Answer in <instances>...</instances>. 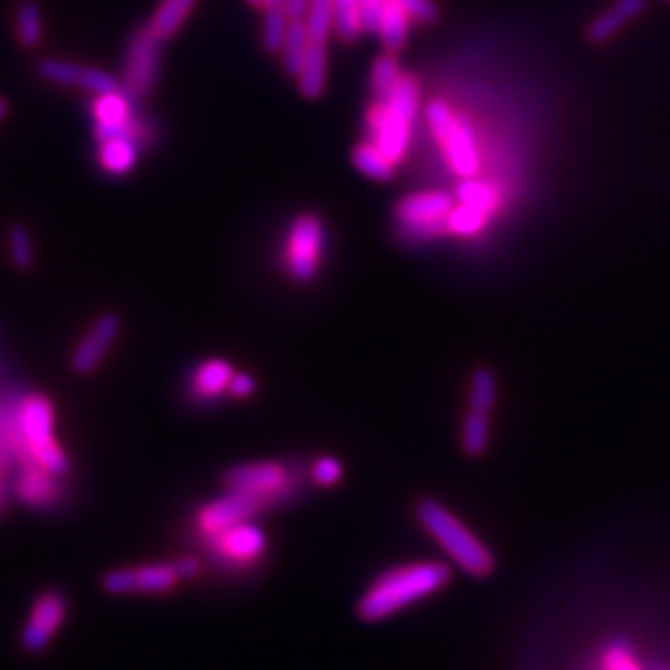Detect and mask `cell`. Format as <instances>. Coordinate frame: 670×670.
I'll return each instance as SVG.
<instances>
[{
	"label": "cell",
	"mask_w": 670,
	"mask_h": 670,
	"mask_svg": "<svg viewBox=\"0 0 670 670\" xmlns=\"http://www.w3.org/2000/svg\"><path fill=\"white\" fill-rule=\"evenodd\" d=\"M453 579L444 562H411L384 570L357 601V618L364 622H379L418 604Z\"/></svg>",
	"instance_id": "1"
},
{
	"label": "cell",
	"mask_w": 670,
	"mask_h": 670,
	"mask_svg": "<svg viewBox=\"0 0 670 670\" xmlns=\"http://www.w3.org/2000/svg\"><path fill=\"white\" fill-rule=\"evenodd\" d=\"M416 521L433 537L444 553L470 577L485 579L496 570L494 553L470 532L469 527L453 516L436 499H420L413 507Z\"/></svg>",
	"instance_id": "2"
},
{
	"label": "cell",
	"mask_w": 670,
	"mask_h": 670,
	"mask_svg": "<svg viewBox=\"0 0 670 670\" xmlns=\"http://www.w3.org/2000/svg\"><path fill=\"white\" fill-rule=\"evenodd\" d=\"M18 440L29 462L64 477L70 470V460L55 436V407L44 395H27L15 411Z\"/></svg>",
	"instance_id": "3"
},
{
	"label": "cell",
	"mask_w": 670,
	"mask_h": 670,
	"mask_svg": "<svg viewBox=\"0 0 670 670\" xmlns=\"http://www.w3.org/2000/svg\"><path fill=\"white\" fill-rule=\"evenodd\" d=\"M418 83L411 76H402L386 98L368 114V132L373 144L392 161L399 164L407 150L411 123L418 112Z\"/></svg>",
	"instance_id": "4"
},
{
	"label": "cell",
	"mask_w": 670,
	"mask_h": 670,
	"mask_svg": "<svg viewBox=\"0 0 670 670\" xmlns=\"http://www.w3.org/2000/svg\"><path fill=\"white\" fill-rule=\"evenodd\" d=\"M181 582L172 562L161 564H142V566H125L112 568L103 573L101 588L112 597H129V595H166L177 588Z\"/></svg>",
	"instance_id": "5"
},
{
	"label": "cell",
	"mask_w": 670,
	"mask_h": 670,
	"mask_svg": "<svg viewBox=\"0 0 670 670\" xmlns=\"http://www.w3.org/2000/svg\"><path fill=\"white\" fill-rule=\"evenodd\" d=\"M453 209V199L444 192H425L405 197L397 205V218L402 235L409 242H422L442 235L449 224L447 216Z\"/></svg>",
	"instance_id": "6"
},
{
	"label": "cell",
	"mask_w": 670,
	"mask_h": 670,
	"mask_svg": "<svg viewBox=\"0 0 670 670\" xmlns=\"http://www.w3.org/2000/svg\"><path fill=\"white\" fill-rule=\"evenodd\" d=\"M67 616L66 595L57 588L44 590L31 604L29 616L20 631V645L27 653L38 656L49 649L55 636L62 631Z\"/></svg>",
	"instance_id": "7"
},
{
	"label": "cell",
	"mask_w": 670,
	"mask_h": 670,
	"mask_svg": "<svg viewBox=\"0 0 670 670\" xmlns=\"http://www.w3.org/2000/svg\"><path fill=\"white\" fill-rule=\"evenodd\" d=\"M321 253H323V222L314 213H305L294 220L290 235H287V249H285V266L290 274L307 283L316 276L321 269Z\"/></svg>",
	"instance_id": "8"
},
{
	"label": "cell",
	"mask_w": 670,
	"mask_h": 670,
	"mask_svg": "<svg viewBox=\"0 0 670 670\" xmlns=\"http://www.w3.org/2000/svg\"><path fill=\"white\" fill-rule=\"evenodd\" d=\"M159 64H161V40L155 38V33L144 27L137 29L125 55V92L132 98H142L148 94L159 76Z\"/></svg>",
	"instance_id": "9"
},
{
	"label": "cell",
	"mask_w": 670,
	"mask_h": 670,
	"mask_svg": "<svg viewBox=\"0 0 670 670\" xmlns=\"http://www.w3.org/2000/svg\"><path fill=\"white\" fill-rule=\"evenodd\" d=\"M270 499L247 494V492H227L224 496L207 503L199 512V525L207 534H218L227 527L249 521L255 516Z\"/></svg>",
	"instance_id": "10"
},
{
	"label": "cell",
	"mask_w": 670,
	"mask_h": 670,
	"mask_svg": "<svg viewBox=\"0 0 670 670\" xmlns=\"http://www.w3.org/2000/svg\"><path fill=\"white\" fill-rule=\"evenodd\" d=\"M121 334V318L116 314H103L96 318V323L90 327V332L83 335V339L76 344L70 366L78 375L94 373L101 362L112 350L114 342Z\"/></svg>",
	"instance_id": "11"
},
{
	"label": "cell",
	"mask_w": 670,
	"mask_h": 670,
	"mask_svg": "<svg viewBox=\"0 0 670 670\" xmlns=\"http://www.w3.org/2000/svg\"><path fill=\"white\" fill-rule=\"evenodd\" d=\"M285 477V469L276 462H251L227 470L222 474V485L227 492H247L272 499L283 490Z\"/></svg>",
	"instance_id": "12"
},
{
	"label": "cell",
	"mask_w": 670,
	"mask_h": 670,
	"mask_svg": "<svg viewBox=\"0 0 670 670\" xmlns=\"http://www.w3.org/2000/svg\"><path fill=\"white\" fill-rule=\"evenodd\" d=\"M92 118H94V135L98 142L112 137H134V112H132V96L125 90L96 94L92 103Z\"/></svg>",
	"instance_id": "13"
},
{
	"label": "cell",
	"mask_w": 670,
	"mask_h": 670,
	"mask_svg": "<svg viewBox=\"0 0 670 670\" xmlns=\"http://www.w3.org/2000/svg\"><path fill=\"white\" fill-rule=\"evenodd\" d=\"M38 72L49 83L78 87V90L92 92L94 96L121 90L118 81L112 74H107L105 70L83 66V64H74V62H64V60H44L38 66Z\"/></svg>",
	"instance_id": "14"
},
{
	"label": "cell",
	"mask_w": 670,
	"mask_h": 670,
	"mask_svg": "<svg viewBox=\"0 0 670 670\" xmlns=\"http://www.w3.org/2000/svg\"><path fill=\"white\" fill-rule=\"evenodd\" d=\"M442 144V150L451 164V168L469 179L477 168H479V157H477V148H474V139L470 134L469 127L464 125V121L453 118L440 134H436Z\"/></svg>",
	"instance_id": "15"
},
{
	"label": "cell",
	"mask_w": 670,
	"mask_h": 670,
	"mask_svg": "<svg viewBox=\"0 0 670 670\" xmlns=\"http://www.w3.org/2000/svg\"><path fill=\"white\" fill-rule=\"evenodd\" d=\"M211 536L220 537L218 546L220 551L235 562H251L264 555V551L269 548V537L264 534L262 527L253 525L251 521L238 523L233 527H227L218 534Z\"/></svg>",
	"instance_id": "16"
},
{
	"label": "cell",
	"mask_w": 670,
	"mask_h": 670,
	"mask_svg": "<svg viewBox=\"0 0 670 670\" xmlns=\"http://www.w3.org/2000/svg\"><path fill=\"white\" fill-rule=\"evenodd\" d=\"M649 7V0H614L588 27V40L605 44L618 35L627 24L640 18Z\"/></svg>",
	"instance_id": "17"
},
{
	"label": "cell",
	"mask_w": 670,
	"mask_h": 670,
	"mask_svg": "<svg viewBox=\"0 0 670 670\" xmlns=\"http://www.w3.org/2000/svg\"><path fill=\"white\" fill-rule=\"evenodd\" d=\"M57 488H60L57 474L33 464V462H29V467L24 469V472H20V477L15 481L18 499L35 510L53 505L57 501Z\"/></svg>",
	"instance_id": "18"
},
{
	"label": "cell",
	"mask_w": 670,
	"mask_h": 670,
	"mask_svg": "<svg viewBox=\"0 0 670 670\" xmlns=\"http://www.w3.org/2000/svg\"><path fill=\"white\" fill-rule=\"evenodd\" d=\"M299 90L305 98H321L327 85V42H310L303 67L299 72Z\"/></svg>",
	"instance_id": "19"
},
{
	"label": "cell",
	"mask_w": 670,
	"mask_h": 670,
	"mask_svg": "<svg viewBox=\"0 0 670 670\" xmlns=\"http://www.w3.org/2000/svg\"><path fill=\"white\" fill-rule=\"evenodd\" d=\"M98 164L107 175L123 177L134 170L137 164V146L135 137H112L105 142H98Z\"/></svg>",
	"instance_id": "20"
},
{
	"label": "cell",
	"mask_w": 670,
	"mask_h": 670,
	"mask_svg": "<svg viewBox=\"0 0 670 670\" xmlns=\"http://www.w3.org/2000/svg\"><path fill=\"white\" fill-rule=\"evenodd\" d=\"M195 4H197V0H161L148 22V29L161 42L170 40L184 27V22L192 13Z\"/></svg>",
	"instance_id": "21"
},
{
	"label": "cell",
	"mask_w": 670,
	"mask_h": 670,
	"mask_svg": "<svg viewBox=\"0 0 670 670\" xmlns=\"http://www.w3.org/2000/svg\"><path fill=\"white\" fill-rule=\"evenodd\" d=\"M407 31H409V13L402 9L399 0H386L377 33L388 53L401 51L407 40Z\"/></svg>",
	"instance_id": "22"
},
{
	"label": "cell",
	"mask_w": 670,
	"mask_h": 670,
	"mask_svg": "<svg viewBox=\"0 0 670 670\" xmlns=\"http://www.w3.org/2000/svg\"><path fill=\"white\" fill-rule=\"evenodd\" d=\"M310 42H312V40H310L305 20H303V18H292L290 24H287V33H285V40H283V49H281V64H283L287 74L299 76V72H301V67H303V60H305V53H307Z\"/></svg>",
	"instance_id": "23"
},
{
	"label": "cell",
	"mask_w": 670,
	"mask_h": 670,
	"mask_svg": "<svg viewBox=\"0 0 670 670\" xmlns=\"http://www.w3.org/2000/svg\"><path fill=\"white\" fill-rule=\"evenodd\" d=\"M44 35V20L42 9L33 0H24L15 9V38L22 46L33 49L42 42Z\"/></svg>",
	"instance_id": "24"
},
{
	"label": "cell",
	"mask_w": 670,
	"mask_h": 670,
	"mask_svg": "<svg viewBox=\"0 0 670 670\" xmlns=\"http://www.w3.org/2000/svg\"><path fill=\"white\" fill-rule=\"evenodd\" d=\"M233 377V368L222 359H211L199 366L195 375V392L199 397H218L229 388V381Z\"/></svg>",
	"instance_id": "25"
},
{
	"label": "cell",
	"mask_w": 670,
	"mask_h": 670,
	"mask_svg": "<svg viewBox=\"0 0 670 670\" xmlns=\"http://www.w3.org/2000/svg\"><path fill=\"white\" fill-rule=\"evenodd\" d=\"M353 164L370 179H377V181H390L392 175H395V164L373 144H359L355 150H353Z\"/></svg>",
	"instance_id": "26"
},
{
	"label": "cell",
	"mask_w": 670,
	"mask_h": 670,
	"mask_svg": "<svg viewBox=\"0 0 670 670\" xmlns=\"http://www.w3.org/2000/svg\"><path fill=\"white\" fill-rule=\"evenodd\" d=\"M490 444V420L488 413L470 411L462 429V449L469 458H481Z\"/></svg>",
	"instance_id": "27"
},
{
	"label": "cell",
	"mask_w": 670,
	"mask_h": 670,
	"mask_svg": "<svg viewBox=\"0 0 670 670\" xmlns=\"http://www.w3.org/2000/svg\"><path fill=\"white\" fill-rule=\"evenodd\" d=\"M303 20L310 40L327 42L334 31V0H310Z\"/></svg>",
	"instance_id": "28"
},
{
	"label": "cell",
	"mask_w": 670,
	"mask_h": 670,
	"mask_svg": "<svg viewBox=\"0 0 670 670\" xmlns=\"http://www.w3.org/2000/svg\"><path fill=\"white\" fill-rule=\"evenodd\" d=\"M334 31L342 42H355L362 27L359 0H334Z\"/></svg>",
	"instance_id": "29"
},
{
	"label": "cell",
	"mask_w": 670,
	"mask_h": 670,
	"mask_svg": "<svg viewBox=\"0 0 670 670\" xmlns=\"http://www.w3.org/2000/svg\"><path fill=\"white\" fill-rule=\"evenodd\" d=\"M9 242V258L18 270L33 269L35 264V247L29 229L24 224H13L7 233Z\"/></svg>",
	"instance_id": "30"
},
{
	"label": "cell",
	"mask_w": 670,
	"mask_h": 670,
	"mask_svg": "<svg viewBox=\"0 0 670 670\" xmlns=\"http://www.w3.org/2000/svg\"><path fill=\"white\" fill-rule=\"evenodd\" d=\"M290 20L292 18L287 15V11L283 7H272V4H269L264 9V33H262V40H264V49L269 53H272V55L281 53Z\"/></svg>",
	"instance_id": "31"
},
{
	"label": "cell",
	"mask_w": 670,
	"mask_h": 670,
	"mask_svg": "<svg viewBox=\"0 0 670 670\" xmlns=\"http://www.w3.org/2000/svg\"><path fill=\"white\" fill-rule=\"evenodd\" d=\"M496 401V377L488 368H479L472 375L470 386V407L481 413H490Z\"/></svg>",
	"instance_id": "32"
},
{
	"label": "cell",
	"mask_w": 670,
	"mask_h": 670,
	"mask_svg": "<svg viewBox=\"0 0 670 670\" xmlns=\"http://www.w3.org/2000/svg\"><path fill=\"white\" fill-rule=\"evenodd\" d=\"M401 78V70L399 64L392 55H384L375 62L373 66V76H370V85H373V92L377 98H386L392 87L399 83Z\"/></svg>",
	"instance_id": "33"
},
{
	"label": "cell",
	"mask_w": 670,
	"mask_h": 670,
	"mask_svg": "<svg viewBox=\"0 0 670 670\" xmlns=\"http://www.w3.org/2000/svg\"><path fill=\"white\" fill-rule=\"evenodd\" d=\"M483 218H485L483 211H477L469 205H460V207H453L449 211L447 224H449V231H453V233L472 235L483 227Z\"/></svg>",
	"instance_id": "34"
},
{
	"label": "cell",
	"mask_w": 670,
	"mask_h": 670,
	"mask_svg": "<svg viewBox=\"0 0 670 670\" xmlns=\"http://www.w3.org/2000/svg\"><path fill=\"white\" fill-rule=\"evenodd\" d=\"M458 199H460L462 205H469L472 209L483 211V213H488L492 209V205H494L492 190L485 184L472 181L470 177L458 186Z\"/></svg>",
	"instance_id": "35"
},
{
	"label": "cell",
	"mask_w": 670,
	"mask_h": 670,
	"mask_svg": "<svg viewBox=\"0 0 670 670\" xmlns=\"http://www.w3.org/2000/svg\"><path fill=\"white\" fill-rule=\"evenodd\" d=\"M342 472H344L342 464L335 458H332V456H325V458H321V460L314 462L312 479L321 488H334L335 483H339Z\"/></svg>",
	"instance_id": "36"
},
{
	"label": "cell",
	"mask_w": 670,
	"mask_h": 670,
	"mask_svg": "<svg viewBox=\"0 0 670 670\" xmlns=\"http://www.w3.org/2000/svg\"><path fill=\"white\" fill-rule=\"evenodd\" d=\"M402 9L409 13V18L418 22H433L438 15V9L431 0H399Z\"/></svg>",
	"instance_id": "37"
},
{
	"label": "cell",
	"mask_w": 670,
	"mask_h": 670,
	"mask_svg": "<svg viewBox=\"0 0 670 670\" xmlns=\"http://www.w3.org/2000/svg\"><path fill=\"white\" fill-rule=\"evenodd\" d=\"M605 669L607 670H640L634 656L625 647H611L605 656Z\"/></svg>",
	"instance_id": "38"
},
{
	"label": "cell",
	"mask_w": 670,
	"mask_h": 670,
	"mask_svg": "<svg viewBox=\"0 0 670 670\" xmlns=\"http://www.w3.org/2000/svg\"><path fill=\"white\" fill-rule=\"evenodd\" d=\"M227 390L235 399H247V397H251L255 392V379L251 375H233Z\"/></svg>",
	"instance_id": "39"
},
{
	"label": "cell",
	"mask_w": 670,
	"mask_h": 670,
	"mask_svg": "<svg viewBox=\"0 0 670 670\" xmlns=\"http://www.w3.org/2000/svg\"><path fill=\"white\" fill-rule=\"evenodd\" d=\"M172 564H175V568H177V573H179L181 579H195L199 575V570H201L197 557H179Z\"/></svg>",
	"instance_id": "40"
},
{
	"label": "cell",
	"mask_w": 670,
	"mask_h": 670,
	"mask_svg": "<svg viewBox=\"0 0 670 670\" xmlns=\"http://www.w3.org/2000/svg\"><path fill=\"white\" fill-rule=\"evenodd\" d=\"M310 0H285V11L290 18H303Z\"/></svg>",
	"instance_id": "41"
},
{
	"label": "cell",
	"mask_w": 670,
	"mask_h": 670,
	"mask_svg": "<svg viewBox=\"0 0 670 670\" xmlns=\"http://www.w3.org/2000/svg\"><path fill=\"white\" fill-rule=\"evenodd\" d=\"M9 114V103L4 98H0V123L4 121V116Z\"/></svg>",
	"instance_id": "42"
},
{
	"label": "cell",
	"mask_w": 670,
	"mask_h": 670,
	"mask_svg": "<svg viewBox=\"0 0 670 670\" xmlns=\"http://www.w3.org/2000/svg\"><path fill=\"white\" fill-rule=\"evenodd\" d=\"M253 7H260V9H266L269 7V0H249Z\"/></svg>",
	"instance_id": "43"
},
{
	"label": "cell",
	"mask_w": 670,
	"mask_h": 670,
	"mask_svg": "<svg viewBox=\"0 0 670 670\" xmlns=\"http://www.w3.org/2000/svg\"><path fill=\"white\" fill-rule=\"evenodd\" d=\"M269 4H272V7H283V9H285V0H269Z\"/></svg>",
	"instance_id": "44"
},
{
	"label": "cell",
	"mask_w": 670,
	"mask_h": 670,
	"mask_svg": "<svg viewBox=\"0 0 670 670\" xmlns=\"http://www.w3.org/2000/svg\"><path fill=\"white\" fill-rule=\"evenodd\" d=\"M0 505H2V485H0Z\"/></svg>",
	"instance_id": "45"
}]
</instances>
